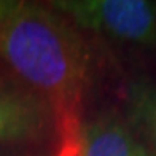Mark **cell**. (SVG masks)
<instances>
[{"label": "cell", "mask_w": 156, "mask_h": 156, "mask_svg": "<svg viewBox=\"0 0 156 156\" xmlns=\"http://www.w3.org/2000/svg\"><path fill=\"white\" fill-rule=\"evenodd\" d=\"M0 58L32 93L72 118L89 75V53L73 24L51 6L0 0Z\"/></svg>", "instance_id": "1"}, {"label": "cell", "mask_w": 156, "mask_h": 156, "mask_svg": "<svg viewBox=\"0 0 156 156\" xmlns=\"http://www.w3.org/2000/svg\"><path fill=\"white\" fill-rule=\"evenodd\" d=\"M51 8L76 27L156 48V3L147 0H56Z\"/></svg>", "instance_id": "2"}, {"label": "cell", "mask_w": 156, "mask_h": 156, "mask_svg": "<svg viewBox=\"0 0 156 156\" xmlns=\"http://www.w3.org/2000/svg\"><path fill=\"white\" fill-rule=\"evenodd\" d=\"M53 108L32 91L0 84V142L24 144L45 137Z\"/></svg>", "instance_id": "3"}, {"label": "cell", "mask_w": 156, "mask_h": 156, "mask_svg": "<svg viewBox=\"0 0 156 156\" xmlns=\"http://www.w3.org/2000/svg\"><path fill=\"white\" fill-rule=\"evenodd\" d=\"M78 151L80 156H150L131 127L110 113L83 126Z\"/></svg>", "instance_id": "4"}, {"label": "cell", "mask_w": 156, "mask_h": 156, "mask_svg": "<svg viewBox=\"0 0 156 156\" xmlns=\"http://www.w3.org/2000/svg\"><path fill=\"white\" fill-rule=\"evenodd\" d=\"M127 115L145 140L150 156H156V86L147 80H136L127 88Z\"/></svg>", "instance_id": "5"}]
</instances>
